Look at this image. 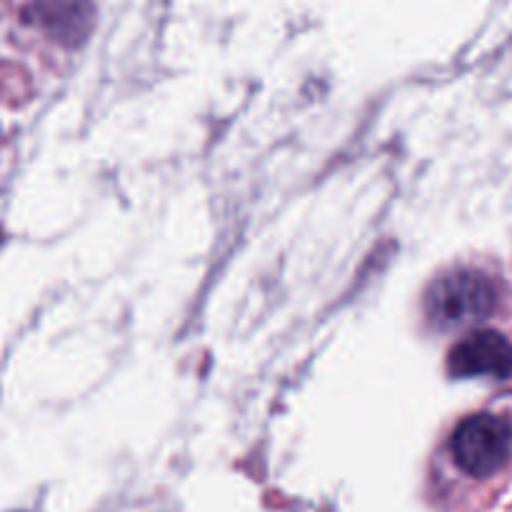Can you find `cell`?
Masks as SVG:
<instances>
[{"instance_id": "7a4b0ae2", "label": "cell", "mask_w": 512, "mask_h": 512, "mask_svg": "<svg viewBox=\"0 0 512 512\" xmlns=\"http://www.w3.org/2000/svg\"><path fill=\"white\" fill-rule=\"evenodd\" d=\"M453 458L470 478H493L508 465L512 455V428L505 418L480 413L470 415L453 433Z\"/></svg>"}, {"instance_id": "6da1fadb", "label": "cell", "mask_w": 512, "mask_h": 512, "mask_svg": "<svg viewBox=\"0 0 512 512\" xmlns=\"http://www.w3.org/2000/svg\"><path fill=\"white\" fill-rule=\"evenodd\" d=\"M498 308V288L480 270H453L425 293V313L440 328L480 323Z\"/></svg>"}, {"instance_id": "3957f363", "label": "cell", "mask_w": 512, "mask_h": 512, "mask_svg": "<svg viewBox=\"0 0 512 512\" xmlns=\"http://www.w3.org/2000/svg\"><path fill=\"white\" fill-rule=\"evenodd\" d=\"M453 378H512V343L498 330H478L453 345L448 355Z\"/></svg>"}]
</instances>
